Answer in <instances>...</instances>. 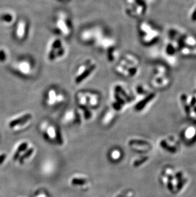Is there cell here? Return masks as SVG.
I'll return each instance as SVG.
<instances>
[{"label":"cell","mask_w":196,"mask_h":197,"mask_svg":"<svg viewBox=\"0 0 196 197\" xmlns=\"http://www.w3.org/2000/svg\"><path fill=\"white\" fill-rule=\"evenodd\" d=\"M66 54V48L63 42L59 38L52 39L48 44L46 51L48 61L54 62L63 58Z\"/></svg>","instance_id":"obj_1"},{"label":"cell","mask_w":196,"mask_h":197,"mask_svg":"<svg viewBox=\"0 0 196 197\" xmlns=\"http://www.w3.org/2000/svg\"><path fill=\"white\" fill-rule=\"evenodd\" d=\"M97 68V63L94 60L90 59L83 63L77 70L74 77L76 84H80L88 79Z\"/></svg>","instance_id":"obj_2"},{"label":"cell","mask_w":196,"mask_h":197,"mask_svg":"<svg viewBox=\"0 0 196 197\" xmlns=\"http://www.w3.org/2000/svg\"><path fill=\"white\" fill-rule=\"evenodd\" d=\"M76 97L81 107L96 106L100 101L99 95L95 93L87 91H81L79 92Z\"/></svg>","instance_id":"obj_3"},{"label":"cell","mask_w":196,"mask_h":197,"mask_svg":"<svg viewBox=\"0 0 196 197\" xmlns=\"http://www.w3.org/2000/svg\"><path fill=\"white\" fill-rule=\"evenodd\" d=\"M54 26L56 31L64 37H68L71 33V26L66 14H60L57 15Z\"/></svg>","instance_id":"obj_4"},{"label":"cell","mask_w":196,"mask_h":197,"mask_svg":"<svg viewBox=\"0 0 196 197\" xmlns=\"http://www.w3.org/2000/svg\"><path fill=\"white\" fill-rule=\"evenodd\" d=\"M102 36V31L101 30L98 28L90 29L85 30L81 33V40L85 43H96Z\"/></svg>","instance_id":"obj_5"},{"label":"cell","mask_w":196,"mask_h":197,"mask_svg":"<svg viewBox=\"0 0 196 197\" xmlns=\"http://www.w3.org/2000/svg\"><path fill=\"white\" fill-rule=\"evenodd\" d=\"M17 68L22 76H30L34 71V65L29 59H22L17 63Z\"/></svg>","instance_id":"obj_6"},{"label":"cell","mask_w":196,"mask_h":197,"mask_svg":"<svg viewBox=\"0 0 196 197\" xmlns=\"http://www.w3.org/2000/svg\"><path fill=\"white\" fill-rule=\"evenodd\" d=\"M47 100L46 102L49 105H54L57 103H62L64 100V95L59 93L55 88H51L47 92Z\"/></svg>","instance_id":"obj_7"},{"label":"cell","mask_w":196,"mask_h":197,"mask_svg":"<svg viewBox=\"0 0 196 197\" xmlns=\"http://www.w3.org/2000/svg\"><path fill=\"white\" fill-rule=\"evenodd\" d=\"M28 24L26 20H21L17 24L16 30V35L19 40H23L26 38L28 35Z\"/></svg>","instance_id":"obj_8"},{"label":"cell","mask_w":196,"mask_h":197,"mask_svg":"<svg viewBox=\"0 0 196 197\" xmlns=\"http://www.w3.org/2000/svg\"><path fill=\"white\" fill-rule=\"evenodd\" d=\"M31 118H32V115L30 114H26L20 117H19L11 121L10 122L9 126L10 128H15L17 126L23 125L24 124H26V123H27L28 121H29Z\"/></svg>","instance_id":"obj_9"},{"label":"cell","mask_w":196,"mask_h":197,"mask_svg":"<svg viewBox=\"0 0 196 197\" xmlns=\"http://www.w3.org/2000/svg\"><path fill=\"white\" fill-rule=\"evenodd\" d=\"M154 97V94H150L149 96H147L146 98H145L143 100H142L141 102H139V104H138L136 105V107H135L136 109L137 110H140L143 109L144 107V106L146 105V104L147 103H149Z\"/></svg>","instance_id":"obj_10"},{"label":"cell","mask_w":196,"mask_h":197,"mask_svg":"<svg viewBox=\"0 0 196 197\" xmlns=\"http://www.w3.org/2000/svg\"><path fill=\"white\" fill-rule=\"evenodd\" d=\"M27 147H28V144L27 143L24 142V143H22V144H20L19 145V147H18V149L14 155V160H17L19 158L20 153L21 152L24 151V150H26L27 149Z\"/></svg>","instance_id":"obj_11"},{"label":"cell","mask_w":196,"mask_h":197,"mask_svg":"<svg viewBox=\"0 0 196 197\" xmlns=\"http://www.w3.org/2000/svg\"><path fill=\"white\" fill-rule=\"evenodd\" d=\"M161 147H162L163 149H166V151H169V152H171V153H175L176 151H177V149L175 148V147H171V146H168V145H167V144L166 143V141H164V140H162V141H161Z\"/></svg>","instance_id":"obj_12"},{"label":"cell","mask_w":196,"mask_h":197,"mask_svg":"<svg viewBox=\"0 0 196 197\" xmlns=\"http://www.w3.org/2000/svg\"><path fill=\"white\" fill-rule=\"evenodd\" d=\"M129 144L131 145H148L149 144L143 140H131L129 142Z\"/></svg>","instance_id":"obj_13"},{"label":"cell","mask_w":196,"mask_h":197,"mask_svg":"<svg viewBox=\"0 0 196 197\" xmlns=\"http://www.w3.org/2000/svg\"><path fill=\"white\" fill-rule=\"evenodd\" d=\"M71 183L74 185H83L86 183V180L83 179L75 178L71 180Z\"/></svg>","instance_id":"obj_14"},{"label":"cell","mask_w":196,"mask_h":197,"mask_svg":"<svg viewBox=\"0 0 196 197\" xmlns=\"http://www.w3.org/2000/svg\"><path fill=\"white\" fill-rule=\"evenodd\" d=\"M33 149H29L25 154H24V155H23V156L20 158V162H23V160H24V159H25V158H28V157H30L31 155H32V153H33Z\"/></svg>","instance_id":"obj_15"},{"label":"cell","mask_w":196,"mask_h":197,"mask_svg":"<svg viewBox=\"0 0 196 197\" xmlns=\"http://www.w3.org/2000/svg\"><path fill=\"white\" fill-rule=\"evenodd\" d=\"M147 160H148V158H147V157H144V158H142L140 159V160H136V161L134 162V166H139V165H141L142 163H143L144 162H145L146 161H147Z\"/></svg>","instance_id":"obj_16"},{"label":"cell","mask_w":196,"mask_h":197,"mask_svg":"<svg viewBox=\"0 0 196 197\" xmlns=\"http://www.w3.org/2000/svg\"><path fill=\"white\" fill-rule=\"evenodd\" d=\"M48 134L51 138H54L55 137V131L53 128H50L48 130Z\"/></svg>","instance_id":"obj_17"},{"label":"cell","mask_w":196,"mask_h":197,"mask_svg":"<svg viewBox=\"0 0 196 197\" xmlns=\"http://www.w3.org/2000/svg\"><path fill=\"white\" fill-rule=\"evenodd\" d=\"M167 188H168V189L171 191H172L174 189V186H173V183H171V181H169L168 183H167Z\"/></svg>","instance_id":"obj_18"},{"label":"cell","mask_w":196,"mask_h":197,"mask_svg":"<svg viewBox=\"0 0 196 197\" xmlns=\"http://www.w3.org/2000/svg\"><path fill=\"white\" fill-rule=\"evenodd\" d=\"M119 156H120V153L118 151H114L113 153H112V158H114V159H117L119 158Z\"/></svg>","instance_id":"obj_19"},{"label":"cell","mask_w":196,"mask_h":197,"mask_svg":"<svg viewBox=\"0 0 196 197\" xmlns=\"http://www.w3.org/2000/svg\"><path fill=\"white\" fill-rule=\"evenodd\" d=\"M175 177L178 180V181H181L182 178V174L181 172H178V173L176 174L175 175Z\"/></svg>","instance_id":"obj_20"},{"label":"cell","mask_w":196,"mask_h":197,"mask_svg":"<svg viewBox=\"0 0 196 197\" xmlns=\"http://www.w3.org/2000/svg\"><path fill=\"white\" fill-rule=\"evenodd\" d=\"M183 181H182V180L181 181H179V182H178V186H177V187H178V189H181L182 187H183Z\"/></svg>","instance_id":"obj_21"},{"label":"cell","mask_w":196,"mask_h":197,"mask_svg":"<svg viewBox=\"0 0 196 197\" xmlns=\"http://www.w3.org/2000/svg\"><path fill=\"white\" fill-rule=\"evenodd\" d=\"M5 159V155H2L0 156V164L2 163V162L4 161V160Z\"/></svg>","instance_id":"obj_22"},{"label":"cell","mask_w":196,"mask_h":197,"mask_svg":"<svg viewBox=\"0 0 196 197\" xmlns=\"http://www.w3.org/2000/svg\"><path fill=\"white\" fill-rule=\"evenodd\" d=\"M192 19H193V20H196V9L192 14Z\"/></svg>","instance_id":"obj_23"},{"label":"cell","mask_w":196,"mask_h":197,"mask_svg":"<svg viewBox=\"0 0 196 197\" xmlns=\"http://www.w3.org/2000/svg\"><path fill=\"white\" fill-rule=\"evenodd\" d=\"M194 112L196 113V107L194 108Z\"/></svg>","instance_id":"obj_24"},{"label":"cell","mask_w":196,"mask_h":197,"mask_svg":"<svg viewBox=\"0 0 196 197\" xmlns=\"http://www.w3.org/2000/svg\"><path fill=\"white\" fill-rule=\"evenodd\" d=\"M38 197H44V196H43V195H42V196H41H41H38Z\"/></svg>","instance_id":"obj_25"}]
</instances>
